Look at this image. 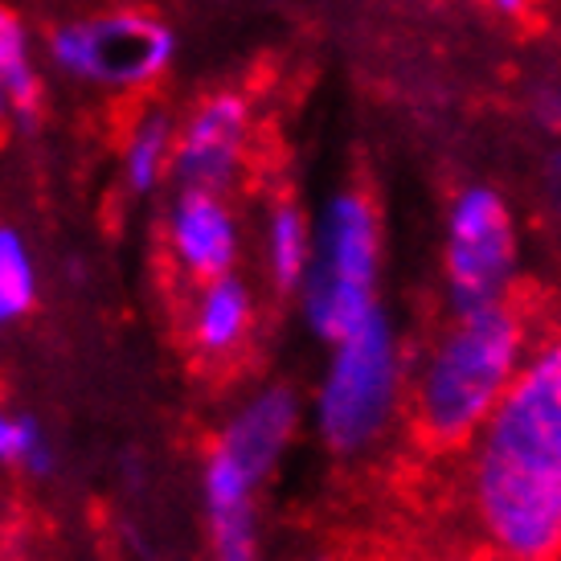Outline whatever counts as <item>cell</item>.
<instances>
[{"label": "cell", "mask_w": 561, "mask_h": 561, "mask_svg": "<svg viewBox=\"0 0 561 561\" xmlns=\"http://www.w3.org/2000/svg\"><path fill=\"white\" fill-rule=\"evenodd\" d=\"M459 500L492 558H561V332L533 344L492 419L463 447Z\"/></svg>", "instance_id": "cell-1"}, {"label": "cell", "mask_w": 561, "mask_h": 561, "mask_svg": "<svg viewBox=\"0 0 561 561\" xmlns=\"http://www.w3.org/2000/svg\"><path fill=\"white\" fill-rule=\"evenodd\" d=\"M529 357V324L513 299L447 316L414 365L405 410L426 451H463Z\"/></svg>", "instance_id": "cell-2"}, {"label": "cell", "mask_w": 561, "mask_h": 561, "mask_svg": "<svg viewBox=\"0 0 561 561\" xmlns=\"http://www.w3.org/2000/svg\"><path fill=\"white\" fill-rule=\"evenodd\" d=\"M405 398L398 332L377 308L360 328L332 344V360L316 393V431L332 455H360L390 431Z\"/></svg>", "instance_id": "cell-3"}, {"label": "cell", "mask_w": 561, "mask_h": 561, "mask_svg": "<svg viewBox=\"0 0 561 561\" xmlns=\"http://www.w3.org/2000/svg\"><path fill=\"white\" fill-rule=\"evenodd\" d=\"M381 226L365 193L332 197L320 221L312 271L304 279V320L320 341L336 344L381 308L377 304Z\"/></svg>", "instance_id": "cell-4"}, {"label": "cell", "mask_w": 561, "mask_h": 561, "mask_svg": "<svg viewBox=\"0 0 561 561\" xmlns=\"http://www.w3.org/2000/svg\"><path fill=\"white\" fill-rule=\"evenodd\" d=\"M516 226L513 209L492 185H468L447 214L443 279L447 312H476L513 299L516 283Z\"/></svg>", "instance_id": "cell-5"}, {"label": "cell", "mask_w": 561, "mask_h": 561, "mask_svg": "<svg viewBox=\"0 0 561 561\" xmlns=\"http://www.w3.org/2000/svg\"><path fill=\"white\" fill-rule=\"evenodd\" d=\"M54 58L99 82H144L172 58V33L152 16L119 13L87 25H70L54 37Z\"/></svg>", "instance_id": "cell-6"}, {"label": "cell", "mask_w": 561, "mask_h": 561, "mask_svg": "<svg viewBox=\"0 0 561 561\" xmlns=\"http://www.w3.org/2000/svg\"><path fill=\"white\" fill-rule=\"evenodd\" d=\"M299 426V398L287 386H271V390L254 393L234 422L221 431L218 451L230 455L238 468L247 471L254 483H263L275 463L283 459L287 443Z\"/></svg>", "instance_id": "cell-7"}, {"label": "cell", "mask_w": 561, "mask_h": 561, "mask_svg": "<svg viewBox=\"0 0 561 561\" xmlns=\"http://www.w3.org/2000/svg\"><path fill=\"white\" fill-rule=\"evenodd\" d=\"M247 140V103L238 94L209 99L176 148V172L188 188H218L230 181Z\"/></svg>", "instance_id": "cell-8"}, {"label": "cell", "mask_w": 561, "mask_h": 561, "mask_svg": "<svg viewBox=\"0 0 561 561\" xmlns=\"http://www.w3.org/2000/svg\"><path fill=\"white\" fill-rule=\"evenodd\" d=\"M172 254L193 279L214 283L230 275L238 254V234L230 209L214 188H188L172 209Z\"/></svg>", "instance_id": "cell-9"}, {"label": "cell", "mask_w": 561, "mask_h": 561, "mask_svg": "<svg viewBox=\"0 0 561 561\" xmlns=\"http://www.w3.org/2000/svg\"><path fill=\"white\" fill-rule=\"evenodd\" d=\"M205 513H209V541L218 561H259V529H254V492L259 483L238 468L230 455L205 459Z\"/></svg>", "instance_id": "cell-10"}, {"label": "cell", "mask_w": 561, "mask_h": 561, "mask_svg": "<svg viewBox=\"0 0 561 561\" xmlns=\"http://www.w3.org/2000/svg\"><path fill=\"white\" fill-rule=\"evenodd\" d=\"M250 320H254V304L242 279H221L205 283L197 312H193V341L205 357H234L247 344Z\"/></svg>", "instance_id": "cell-11"}, {"label": "cell", "mask_w": 561, "mask_h": 561, "mask_svg": "<svg viewBox=\"0 0 561 561\" xmlns=\"http://www.w3.org/2000/svg\"><path fill=\"white\" fill-rule=\"evenodd\" d=\"M266 254H271V279L279 291H299L308 271H312L316 242L308 234V221L299 214V205L283 202L271 214V234H266Z\"/></svg>", "instance_id": "cell-12"}, {"label": "cell", "mask_w": 561, "mask_h": 561, "mask_svg": "<svg viewBox=\"0 0 561 561\" xmlns=\"http://www.w3.org/2000/svg\"><path fill=\"white\" fill-rule=\"evenodd\" d=\"M0 91L13 99V111L33 119L37 103H42V87L30 70V54H25V30L16 21L13 9L0 4Z\"/></svg>", "instance_id": "cell-13"}, {"label": "cell", "mask_w": 561, "mask_h": 561, "mask_svg": "<svg viewBox=\"0 0 561 561\" xmlns=\"http://www.w3.org/2000/svg\"><path fill=\"white\" fill-rule=\"evenodd\" d=\"M33 296H37V283H33L30 250L16 230H0V324L30 312Z\"/></svg>", "instance_id": "cell-14"}, {"label": "cell", "mask_w": 561, "mask_h": 561, "mask_svg": "<svg viewBox=\"0 0 561 561\" xmlns=\"http://www.w3.org/2000/svg\"><path fill=\"white\" fill-rule=\"evenodd\" d=\"M0 463L25 468V471H33V476H46L49 463H54L46 438L37 431V422L21 419V414L4 410V405H0Z\"/></svg>", "instance_id": "cell-15"}, {"label": "cell", "mask_w": 561, "mask_h": 561, "mask_svg": "<svg viewBox=\"0 0 561 561\" xmlns=\"http://www.w3.org/2000/svg\"><path fill=\"white\" fill-rule=\"evenodd\" d=\"M160 160H164V124H144L136 144H131V160H127V176H131V188H148L157 185L160 176Z\"/></svg>", "instance_id": "cell-16"}, {"label": "cell", "mask_w": 561, "mask_h": 561, "mask_svg": "<svg viewBox=\"0 0 561 561\" xmlns=\"http://www.w3.org/2000/svg\"><path fill=\"white\" fill-rule=\"evenodd\" d=\"M537 119L553 131H561V91H546L537 99Z\"/></svg>", "instance_id": "cell-17"}, {"label": "cell", "mask_w": 561, "mask_h": 561, "mask_svg": "<svg viewBox=\"0 0 561 561\" xmlns=\"http://www.w3.org/2000/svg\"><path fill=\"white\" fill-rule=\"evenodd\" d=\"M492 9H496L500 16H513V21H520V16L529 13V4L533 0H488Z\"/></svg>", "instance_id": "cell-18"}, {"label": "cell", "mask_w": 561, "mask_h": 561, "mask_svg": "<svg viewBox=\"0 0 561 561\" xmlns=\"http://www.w3.org/2000/svg\"><path fill=\"white\" fill-rule=\"evenodd\" d=\"M549 197H553V205L561 209V152L549 157Z\"/></svg>", "instance_id": "cell-19"}]
</instances>
